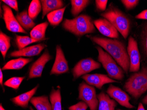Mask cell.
Returning a JSON list of instances; mask_svg holds the SVG:
<instances>
[{
  "label": "cell",
  "mask_w": 147,
  "mask_h": 110,
  "mask_svg": "<svg viewBox=\"0 0 147 110\" xmlns=\"http://www.w3.org/2000/svg\"><path fill=\"white\" fill-rule=\"evenodd\" d=\"M93 43L98 45L115 60L127 74L130 67V60L125 44L118 39L87 35Z\"/></svg>",
  "instance_id": "6da1fadb"
},
{
  "label": "cell",
  "mask_w": 147,
  "mask_h": 110,
  "mask_svg": "<svg viewBox=\"0 0 147 110\" xmlns=\"http://www.w3.org/2000/svg\"><path fill=\"white\" fill-rule=\"evenodd\" d=\"M100 16L109 20L125 39L129 38L134 26V20L131 15L124 12L111 2L108 9L101 13Z\"/></svg>",
  "instance_id": "7a4b0ae2"
},
{
  "label": "cell",
  "mask_w": 147,
  "mask_h": 110,
  "mask_svg": "<svg viewBox=\"0 0 147 110\" xmlns=\"http://www.w3.org/2000/svg\"><path fill=\"white\" fill-rule=\"evenodd\" d=\"M62 26L65 30L78 37L96 32L92 18L87 15H80L73 19H65Z\"/></svg>",
  "instance_id": "3957f363"
},
{
  "label": "cell",
  "mask_w": 147,
  "mask_h": 110,
  "mask_svg": "<svg viewBox=\"0 0 147 110\" xmlns=\"http://www.w3.org/2000/svg\"><path fill=\"white\" fill-rule=\"evenodd\" d=\"M125 91L138 100L147 91V63H143L139 72L134 73L124 85Z\"/></svg>",
  "instance_id": "277c9868"
},
{
  "label": "cell",
  "mask_w": 147,
  "mask_h": 110,
  "mask_svg": "<svg viewBox=\"0 0 147 110\" xmlns=\"http://www.w3.org/2000/svg\"><path fill=\"white\" fill-rule=\"evenodd\" d=\"M96 48L98 52V62L101 63L109 76L116 81H123L124 78L125 73L123 68L101 47L97 46Z\"/></svg>",
  "instance_id": "5b68a950"
},
{
  "label": "cell",
  "mask_w": 147,
  "mask_h": 110,
  "mask_svg": "<svg viewBox=\"0 0 147 110\" xmlns=\"http://www.w3.org/2000/svg\"><path fill=\"white\" fill-rule=\"evenodd\" d=\"M78 99L87 105L90 110H97L99 101L94 87L90 86L85 82L79 84L78 87Z\"/></svg>",
  "instance_id": "8992f818"
},
{
  "label": "cell",
  "mask_w": 147,
  "mask_h": 110,
  "mask_svg": "<svg viewBox=\"0 0 147 110\" xmlns=\"http://www.w3.org/2000/svg\"><path fill=\"white\" fill-rule=\"evenodd\" d=\"M127 50L130 60L129 72L135 73L139 72L142 57L137 40L133 36L129 37Z\"/></svg>",
  "instance_id": "52a82bcc"
},
{
  "label": "cell",
  "mask_w": 147,
  "mask_h": 110,
  "mask_svg": "<svg viewBox=\"0 0 147 110\" xmlns=\"http://www.w3.org/2000/svg\"><path fill=\"white\" fill-rule=\"evenodd\" d=\"M100 67V63L91 58L83 59L78 62L72 70L73 80H76L81 76L98 69Z\"/></svg>",
  "instance_id": "ba28073f"
},
{
  "label": "cell",
  "mask_w": 147,
  "mask_h": 110,
  "mask_svg": "<svg viewBox=\"0 0 147 110\" xmlns=\"http://www.w3.org/2000/svg\"><path fill=\"white\" fill-rule=\"evenodd\" d=\"M134 38L138 43L142 61L147 63V21L144 20L138 26Z\"/></svg>",
  "instance_id": "9c48e42d"
},
{
  "label": "cell",
  "mask_w": 147,
  "mask_h": 110,
  "mask_svg": "<svg viewBox=\"0 0 147 110\" xmlns=\"http://www.w3.org/2000/svg\"><path fill=\"white\" fill-rule=\"evenodd\" d=\"M2 7L3 10V18L7 30L13 33L26 34L27 32L19 24L10 8L5 4L2 5Z\"/></svg>",
  "instance_id": "30bf717a"
},
{
  "label": "cell",
  "mask_w": 147,
  "mask_h": 110,
  "mask_svg": "<svg viewBox=\"0 0 147 110\" xmlns=\"http://www.w3.org/2000/svg\"><path fill=\"white\" fill-rule=\"evenodd\" d=\"M106 92L111 98L114 99L122 106L129 109L135 107L130 104V97L127 93L120 88L111 84Z\"/></svg>",
  "instance_id": "8fae6325"
},
{
  "label": "cell",
  "mask_w": 147,
  "mask_h": 110,
  "mask_svg": "<svg viewBox=\"0 0 147 110\" xmlns=\"http://www.w3.org/2000/svg\"><path fill=\"white\" fill-rule=\"evenodd\" d=\"M69 70L68 63L61 47L60 45H57L56 58L50 72V75H59L66 73L69 72Z\"/></svg>",
  "instance_id": "7c38bea8"
},
{
  "label": "cell",
  "mask_w": 147,
  "mask_h": 110,
  "mask_svg": "<svg viewBox=\"0 0 147 110\" xmlns=\"http://www.w3.org/2000/svg\"><path fill=\"white\" fill-rule=\"evenodd\" d=\"M82 78L87 84L99 89H102L105 84L120 82L119 81L110 78L107 75L101 74H85L82 77Z\"/></svg>",
  "instance_id": "4fadbf2b"
},
{
  "label": "cell",
  "mask_w": 147,
  "mask_h": 110,
  "mask_svg": "<svg viewBox=\"0 0 147 110\" xmlns=\"http://www.w3.org/2000/svg\"><path fill=\"white\" fill-rule=\"evenodd\" d=\"M93 23L98 31L104 36L113 39H118L119 37V31L107 19L103 17L99 18L95 20Z\"/></svg>",
  "instance_id": "5bb4252c"
},
{
  "label": "cell",
  "mask_w": 147,
  "mask_h": 110,
  "mask_svg": "<svg viewBox=\"0 0 147 110\" xmlns=\"http://www.w3.org/2000/svg\"><path fill=\"white\" fill-rule=\"evenodd\" d=\"M52 57L47 50L31 65L29 73L28 79L41 77L45 64L50 61Z\"/></svg>",
  "instance_id": "9a60e30c"
},
{
  "label": "cell",
  "mask_w": 147,
  "mask_h": 110,
  "mask_svg": "<svg viewBox=\"0 0 147 110\" xmlns=\"http://www.w3.org/2000/svg\"><path fill=\"white\" fill-rule=\"evenodd\" d=\"M46 47L47 45L44 44H39L30 47H26L21 50L13 51L11 53L10 55L13 57H34L40 54Z\"/></svg>",
  "instance_id": "2e32d148"
},
{
  "label": "cell",
  "mask_w": 147,
  "mask_h": 110,
  "mask_svg": "<svg viewBox=\"0 0 147 110\" xmlns=\"http://www.w3.org/2000/svg\"><path fill=\"white\" fill-rule=\"evenodd\" d=\"M38 88V85H37L30 90L11 98V101L16 105L22 108H26L28 107L29 103L30 102L33 96L36 93Z\"/></svg>",
  "instance_id": "e0dca14e"
},
{
  "label": "cell",
  "mask_w": 147,
  "mask_h": 110,
  "mask_svg": "<svg viewBox=\"0 0 147 110\" xmlns=\"http://www.w3.org/2000/svg\"><path fill=\"white\" fill-rule=\"evenodd\" d=\"M41 3L42 10V19L50 12L62 9L64 5L61 0H42Z\"/></svg>",
  "instance_id": "ac0fdd59"
},
{
  "label": "cell",
  "mask_w": 147,
  "mask_h": 110,
  "mask_svg": "<svg viewBox=\"0 0 147 110\" xmlns=\"http://www.w3.org/2000/svg\"><path fill=\"white\" fill-rule=\"evenodd\" d=\"M97 96L99 101L98 110H115L117 103L114 99H111L108 94L101 92Z\"/></svg>",
  "instance_id": "d6986e66"
},
{
  "label": "cell",
  "mask_w": 147,
  "mask_h": 110,
  "mask_svg": "<svg viewBox=\"0 0 147 110\" xmlns=\"http://www.w3.org/2000/svg\"><path fill=\"white\" fill-rule=\"evenodd\" d=\"M17 21L22 28L25 30H30L33 29L36 24L29 15L28 12L25 10L18 13L16 16Z\"/></svg>",
  "instance_id": "ffe728a7"
},
{
  "label": "cell",
  "mask_w": 147,
  "mask_h": 110,
  "mask_svg": "<svg viewBox=\"0 0 147 110\" xmlns=\"http://www.w3.org/2000/svg\"><path fill=\"white\" fill-rule=\"evenodd\" d=\"M32 59L20 57L8 61L1 68L3 71L7 70H20L29 63Z\"/></svg>",
  "instance_id": "44dd1931"
},
{
  "label": "cell",
  "mask_w": 147,
  "mask_h": 110,
  "mask_svg": "<svg viewBox=\"0 0 147 110\" xmlns=\"http://www.w3.org/2000/svg\"><path fill=\"white\" fill-rule=\"evenodd\" d=\"M30 103L37 110H52L51 103L47 96L33 97Z\"/></svg>",
  "instance_id": "7402d4cb"
},
{
  "label": "cell",
  "mask_w": 147,
  "mask_h": 110,
  "mask_svg": "<svg viewBox=\"0 0 147 110\" xmlns=\"http://www.w3.org/2000/svg\"><path fill=\"white\" fill-rule=\"evenodd\" d=\"M48 25V22H45L36 26L30 31V37L39 42L46 39L45 33Z\"/></svg>",
  "instance_id": "603a6c76"
},
{
  "label": "cell",
  "mask_w": 147,
  "mask_h": 110,
  "mask_svg": "<svg viewBox=\"0 0 147 110\" xmlns=\"http://www.w3.org/2000/svg\"><path fill=\"white\" fill-rule=\"evenodd\" d=\"M66 6L49 13L47 15L49 23L53 26H57L62 21Z\"/></svg>",
  "instance_id": "cb8c5ba5"
},
{
  "label": "cell",
  "mask_w": 147,
  "mask_h": 110,
  "mask_svg": "<svg viewBox=\"0 0 147 110\" xmlns=\"http://www.w3.org/2000/svg\"><path fill=\"white\" fill-rule=\"evenodd\" d=\"M90 1L89 0H71V13L74 17H77L82 11H83L90 3Z\"/></svg>",
  "instance_id": "d4e9b609"
},
{
  "label": "cell",
  "mask_w": 147,
  "mask_h": 110,
  "mask_svg": "<svg viewBox=\"0 0 147 110\" xmlns=\"http://www.w3.org/2000/svg\"><path fill=\"white\" fill-rule=\"evenodd\" d=\"M50 103L52 110H62V109L61 95L59 88L56 89L53 88L50 92Z\"/></svg>",
  "instance_id": "484cf974"
},
{
  "label": "cell",
  "mask_w": 147,
  "mask_h": 110,
  "mask_svg": "<svg viewBox=\"0 0 147 110\" xmlns=\"http://www.w3.org/2000/svg\"><path fill=\"white\" fill-rule=\"evenodd\" d=\"M11 38L1 31L0 33V51L5 59L7 53L11 46Z\"/></svg>",
  "instance_id": "4316f807"
},
{
  "label": "cell",
  "mask_w": 147,
  "mask_h": 110,
  "mask_svg": "<svg viewBox=\"0 0 147 110\" xmlns=\"http://www.w3.org/2000/svg\"><path fill=\"white\" fill-rule=\"evenodd\" d=\"M41 1L39 0H33L29 7L28 14L33 20H35L42 10Z\"/></svg>",
  "instance_id": "83f0119b"
},
{
  "label": "cell",
  "mask_w": 147,
  "mask_h": 110,
  "mask_svg": "<svg viewBox=\"0 0 147 110\" xmlns=\"http://www.w3.org/2000/svg\"><path fill=\"white\" fill-rule=\"evenodd\" d=\"M38 42L39 41L38 40L32 38L31 37L28 36H20L17 35H16V43L19 50L23 49L30 44Z\"/></svg>",
  "instance_id": "f1b7e54d"
},
{
  "label": "cell",
  "mask_w": 147,
  "mask_h": 110,
  "mask_svg": "<svg viewBox=\"0 0 147 110\" xmlns=\"http://www.w3.org/2000/svg\"><path fill=\"white\" fill-rule=\"evenodd\" d=\"M25 77H15L7 80L4 83L5 86L17 90L24 80Z\"/></svg>",
  "instance_id": "f546056e"
},
{
  "label": "cell",
  "mask_w": 147,
  "mask_h": 110,
  "mask_svg": "<svg viewBox=\"0 0 147 110\" xmlns=\"http://www.w3.org/2000/svg\"><path fill=\"white\" fill-rule=\"evenodd\" d=\"M121 3L126 10L129 11L135 9L140 2L139 0H121Z\"/></svg>",
  "instance_id": "4dcf8cb0"
},
{
  "label": "cell",
  "mask_w": 147,
  "mask_h": 110,
  "mask_svg": "<svg viewBox=\"0 0 147 110\" xmlns=\"http://www.w3.org/2000/svg\"><path fill=\"white\" fill-rule=\"evenodd\" d=\"M96 9L99 11L104 12L107 9V6L108 4L107 0H96Z\"/></svg>",
  "instance_id": "1f68e13d"
},
{
  "label": "cell",
  "mask_w": 147,
  "mask_h": 110,
  "mask_svg": "<svg viewBox=\"0 0 147 110\" xmlns=\"http://www.w3.org/2000/svg\"><path fill=\"white\" fill-rule=\"evenodd\" d=\"M89 107L86 103L83 101H80L76 105L68 107L69 110H87Z\"/></svg>",
  "instance_id": "d6a6232c"
},
{
  "label": "cell",
  "mask_w": 147,
  "mask_h": 110,
  "mask_svg": "<svg viewBox=\"0 0 147 110\" xmlns=\"http://www.w3.org/2000/svg\"><path fill=\"white\" fill-rule=\"evenodd\" d=\"M1 1L4 2L9 7H10L11 9L15 10L16 11H17V12L19 11L18 2L16 0H3V1Z\"/></svg>",
  "instance_id": "836d02e7"
},
{
  "label": "cell",
  "mask_w": 147,
  "mask_h": 110,
  "mask_svg": "<svg viewBox=\"0 0 147 110\" xmlns=\"http://www.w3.org/2000/svg\"><path fill=\"white\" fill-rule=\"evenodd\" d=\"M135 18L138 20H142L147 21V9L141 11L138 14L135 16Z\"/></svg>",
  "instance_id": "e575fe53"
},
{
  "label": "cell",
  "mask_w": 147,
  "mask_h": 110,
  "mask_svg": "<svg viewBox=\"0 0 147 110\" xmlns=\"http://www.w3.org/2000/svg\"><path fill=\"white\" fill-rule=\"evenodd\" d=\"M3 74L2 72V69L1 68L0 69V84L1 85V86L2 87L3 90L5 91V88H4V86H3Z\"/></svg>",
  "instance_id": "d590c367"
},
{
  "label": "cell",
  "mask_w": 147,
  "mask_h": 110,
  "mask_svg": "<svg viewBox=\"0 0 147 110\" xmlns=\"http://www.w3.org/2000/svg\"><path fill=\"white\" fill-rule=\"evenodd\" d=\"M138 110H145V108L144 107L142 104L140 103L139 104L138 106Z\"/></svg>",
  "instance_id": "8d00e7d4"
},
{
  "label": "cell",
  "mask_w": 147,
  "mask_h": 110,
  "mask_svg": "<svg viewBox=\"0 0 147 110\" xmlns=\"http://www.w3.org/2000/svg\"><path fill=\"white\" fill-rule=\"evenodd\" d=\"M142 102L143 104L145 105H147V95L144 97V98L142 100Z\"/></svg>",
  "instance_id": "74e56055"
},
{
  "label": "cell",
  "mask_w": 147,
  "mask_h": 110,
  "mask_svg": "<svg viewBox=\"0 0 147 110\" xmlns=\"http://www.w3.org/2000/svg\"><path fill=\"white\" fill-rule=\"evenodd\" d=\"M0 110H5L4 109V107L2 106V104H1V105H0Z\"/></svg>",
  "instance_id": "f35d334b"
},
{
  "label": "cell",
  "mask_w": 147,
  "mask_h": 110,
  "mask_svg": "<svg viewBox=\"0 0 147 110\" xmlns=\"http://www.w3.org/2000/svg\"><path fill=\"white\" fill-rule=\"evenodd\" d=\"M30 110H34V109H33V108H32V107H30Z\"/></svg>",
  "instance_id": "ab89813d"
},
{
  "label": "cell",
  "mask_w": 147,
  "mask_h": 110,
  "mask_svg": "<svg viewBox=\"0 0 147 110\" xmlns=\"http://www.w3.org/2000/svg\"><path fill=\"white\" fill-rule=\"evenodd\" d=\"M121 110V109H118V110Z\"/></svg>",
  "instance_id": "60d3db41"
}]
</instances>
